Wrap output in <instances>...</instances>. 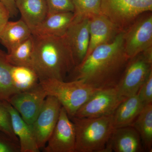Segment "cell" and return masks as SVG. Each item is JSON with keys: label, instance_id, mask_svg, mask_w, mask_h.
<instances>
[{"label": "cell", "instance_id": "cell-6", "mask_svg": "<svg viewBox=\"0 0 152 152\" xmlns=\"http://www.w3.org/2000/svg\"><path fill=\"white\" fill-rule=\"evenodd\" d=\"M152 71V48L131 58L117 85V91L124 98L137 94Z\"/></svg>", "mask_w": 152, "mask_h": 152}, {"label": "cell", "instance_id": "cell-7", "mask_svg": "<svg viewBox=\"0 0 152 152\" xmlns=\"http://www.w3.org/2000/svg\"><path fill=\"white\" fill-rule=\"evenodd\" d=\"M125 51L131 58L152 48V13L142 14L124 32Z\"/></svg>", "mask_w": 152, "mask_h": 152}, {"label": "cell", "instance_id": "cell-11", "mask_svg": "<svg viewBox=\"0 0 152 152\" xmlns=\"http://www.w3.org/2000/svg\"><path fill=\"white\" fill-rule=\"evenodd\" d=\"M47 96L39 83L31 89L14 94L8 102L24 121L31 126L37 116Z\"/></svg>", "mask_w": 152, "mask_h": 152}, {"label": "cell", "instance_id": "cell-19", "mask_svg": "<svg viewBox=\"0 0 152 152\" xmlns=\"http://www.w3.org/2000/svg\"><path fill=\"white\" fill-rule=\"evenodd\" d=\"M31 30L21 19L7 23L0 36V43L7 53L32 35Z\"/></svg>", "mask_w": 152, "mask_h": 152}, {"label": "cell", "instance_id": "cell-27", "mask_svg": "<svg viewBox=\"0 0 152 152\" xmlns=\"http://www.w3.org/2000/svg\"><path fill=\"white\" fill-rule=\"evenodd\" d=\"M137 94L144 107L152 104V71L148 75Z\"/></svg>", "mask_w": 152, "mask_h": 152}, {"label": "cell", "instance_id": "cell-8", "mask_svg": "<svg viewBox=\"0 0 152 152\" xmlns=\"http://www.w3.org/2000/svg\"><path fill=\"white\" fill-rule=\"evenodd\" d=\"M126 99L119 94L116 88L99 90L78 109L74 117L94 118L113 115Z\"/></svg>", "mask_w": 152, "mask_h": 152}, {"label": "cell", "instance_id": "cell-22", "mask_svg": "<svg viewBox=\"0 0 152 152\" xmlns=\"http://www.w3.org/2000/svg\"><path fill=\"white\" fill-rule=\"evenodd\" d=\"M34 40L33 35L7 53L8 61L12 66L32 68Z\"/></svg>", "mask_w": 152, "mask_h": 152}, {"label": "cell", "instance_id": "cell-4", "mask_svg": "<svg viewBox=\"0 0 152 152\" xmlns=\"http://www.w3.org/2000/svg\"><path fill=\"white\" fill-rule=\"evenodd\" d=\"M39 83L48 96H52L59 102L70 118L74 117L78 109L99 90L80 80L48 79L40 81Z\"/></svg>", "mask_w": 152, "mask_h": 152}, {"label": "cell", "instance_id": "cell-24", "mask_svg": "<svg viewBox=\"0 0 152 152\" xmlns=\"http://www.w3.org/2000/svg\"><path fill=\"white\" fill-rule=\"evenodd\" d=\"M75 16L90 18L101 14V0H72Z\"/></svg>", "mask_w": 152, "mask_h": 152}, {"label": "cell", "instance_id": "cell-5", "mask_svg": "<svg viewBox=\"0 0 152 152\" xmlns=\"http://www.w3.org/2000/svg\"><path fill=\"white\" fill-rule=\"evenodd\" d=\"M148 12H152V0H101V14L122 32Z\"/></svg>", "mask_w": 152, "mask_h": 152}, {"label": "cell", "instance_id": "cell-2", "mask_svg": "<svg viewBox=\"0 0 152 152\" xmlns=\"http://www.w3.org/2000/svg\"><path fill=\"white\" fill-rule=\"evenodd\" d=\"M32 68L39 81H66L75 68V62L64 37L33 35Z\"/></svg>", "mask_w": 152, "mask_h": 152}, {"label": "cell", "instance_id": "cell-29", "mask_svg": "<svg viewBox=\"0 0 152 152\" xmlns=\"http://www.w3.org/2000/svg\"><path fill=\"white\" fill-rule=\"evenodd\" d=\"M10 18L9 11L5 6L0 2V36Z\"/></svg>", "mask_w": 152, "mask_h": 152}, {"label": "cell", "instance_id": "cell-23", "mask_svg": "<svg viewBox=\"0 0 152 152\" xmlns=\"http://www.w3.org/2000/svg\"><path fill=\"white\" fill-rule=\"evenodd\" d=\"M12 66L7 60V53L0 49V101H8L17 93L12 81Z\"/></svg>", "mask_w": 152, "mask_h": 152}, {"label": "cell", "instance_id": "cell-30", "mask_svg": "<svg viewBox=\"0 0 152 152\" xmlns=\"http://www.w3.org/2000/svg\"><path fill=\"white\" fill-rule=\"evenodd\" d=\"M0 2L5 6L10 12L11 18L16 16L18 11L16 5L15 0H0Z\"/></svg>", "mask_w": 152, "mask_h": 152}, {"label": "cell", "instance_id": "cell-26", "mask_svg": "<svg viewBox=\"0 0 152 152\" xmlns=\"http://www.w3.org/2000/svg\"><path fill=\"white\" fill-rule=\"evenodd\" d=\"M48 15L59 13L74 12L72 0H46Z\"/></svg>", "mask_w": 152, "mask_h": 152}, {"label": "cell", "instance_id": "cell-17", "mask_svg": "<svg viewBox=\"0 0 152 152\" xmlns=\"http://www.w3.org/2000/svg\"><path fill=\"white\" fill-rule=\"evenodd\" d=\"M21 19L30 28L34 29L48 15L46 0H15Z\"/></svg>", "mask_w": 152, "mask_h": 152}, {"label": "cell", "instance_id": "cell-9", "mask_svg": "<svg viewBox=\"0 0 152 152\" xmlns=\"http://www.w3.org/2000/svg\"><path fill=\"white\" fill-rule=\"evenodd\" d=\"M61 107L56 98L47 96L37 116L31 125L39 149L45 146L54 129Z\"/></svg>", "mask_w": 152, "mask_h": 152}, {"label": "cell", "instance_id": "cell-18", "mask_svg": "<svg viewBox=\"0 0 152 152\" xmlns=\"http://www.w3.org/2000/svg\"><path fill=\"white\" fill-rule=\"evenodd\" d=\"M143 107L137 94L126 98L113 114L114 129L132 126Z\"/></svg>", "mask_w": 152, "mask_h": 152}, {"label": "cell", "instance_id": "cell-15", "mask_svg": "<svg viewBox=\"0 0 152 152\" xmlns=\"http://www.w3.org/2000/svg\"><path fill=\"white\" fill-rule=\"evenodd\" d=\"M3 102L10 115L13 130L18 139L20 152H39L31 125L24 121L8 101H3Z\"/></svg>", "mask_w": 152, "mask_h": 152}, {"label": "cell", "instance_id": "cell-14", "mask_svg": "<svg viewBox=\"0 0 152 152\" xmlns=\"http://www.w3.org/2000/svg\"><path fill=\"white\" fill-rule=\"evenodd\" d=\"M141 139L132 126L114 129L103 152L143 151Z\"/></svg>", "mask_w": 152, "mask_h": 152}, {"label": "cell", "instance_id": "cell-21", "mask_svg": "<svg viewBox=\"0 0 152 152\" xmlns=\"http://www.w3.org/2000/svg\"><path fill=\"white\" fill-rule=\"evenodd\" d=\"M11 73L13 85L17 93L31 89L39 83L34 71L27 67L12 66Z\"/></svg>", "mask_w": 152, "mask_h": 152}, {"label": "cell", "instance_id": "cell-20", "mask_svg": "<svg viewBox=\"0 0 152 152\" xmlns=\"http://www.w3.org/2000/svg\"><path fill=\"white\" fill-rule=\"evenodd\" d=\"M132 126L139 133L144 148L152 152V104L144 106Z\"/></svg>", "mask_w": 152, "mask_h": 152}, {"label": "cell", "instance_id": "cell-12", "mask_svg": "<svg viewBox=\"0 0 152 152\" xmlns=\"http://www.w3.org/2000/svg\"><path fill=\"white\" fill-rule=\"evenodd\" d=\"M89 18L75 16L64 36L70 49L75 65H78L86 56L90 41Z\"/></svg>", "mask_w": 152, "mask_h": 152}, {"label": "cell", "instance_id": "cell-3", "mask_svg": "<svg viewBox=\"0 0 152 152\" xmlns=\"http://www.w3.org/2000/svg\"><path fill=\"white\" fill-rule=\"evenodd\" d=\"M70 119L75 129V152H103L114 129L113 115Z\"/></svg>", "mask_w": 152, "mask_h": 152}, {"label": "cell", "instance_id": "cell-13", "mask_svg": "<svg viewBox=\"0 0 152 152\" xmlns=\"http://www.w3.org/2000/svg\"><path fill=\"white\" fill-rule=\"evenodd\" d=\"M89 26V44L86 58L97 47L113 42L122 32L102 14L90 18Z\"/></svg>", "mask_w": 152, "mask_h": 152}, {"label": "cell", "instance_id": "cell-25", "mask_svg": "<svg viewBox=\"0 0 152 152\" xmlns=\"http://www.w3.org/2000/svg\"><path fill=\"white\" fill-rule=\"evenodd\" d=\"M0 131L19 141L13 130L10 115L3 101H0Z\"/></svg>", "mask_w": 152, "mask_h": 152}, {"label": "cell", "instance_id": "cell-28", "mask_svg": "<svg viewBox=\"0 0 152 152\" xmlns=\"http://www.w3.org/2000/svg\"><path fill=\"white\" fill-rule=\"evenodd\" d=\"M0 152H20L19 141L0 131Z\"/></svg>", "mask_w": 152, "mask_h": 152}, {"label": "cell", "instance_id": "cell-10", "mask_svg": "<svg viewBox=\"0 0 152 152\" xmlns=\"http://www.w3.org/2000/svg\"><path fill=\"white\" fill-rule=\"evenodd\" d=\"M75 125L61 107L56 125L43 148L45 152H75Z\"/></svg>", "mask_w": 152, "mask_h": 152}, {"label": "cell", "instance_id": "cell-16", "mask_svg": "<svg viewBox=\"0 0 152 152\" xmlns=\"http://www.w3.org/2000/svg\"><path fill=\"white\" fill-rule=\"evenodd\" d=\"M72 12L48 15L32 31L33 35L62 37L72 23Z\"/></svg>", "mask_w": 152, "mask_h": 152}, {"label": "cell", "instance_id": "cell-1", "mask_svg": "<svg viewBox=\"0 0 152 152\" xmlns=\"http://www.w3.org/2000/svg\"><path fill=\"white\" fill-rule=\"evenodd\" d=\"M123 34L96 48L75 67L66 81L80 80L99 90L116 88L130 59L124 49Z\"/></svg>", "mask_w": 152, "mask_h": 152}]
</instances>
